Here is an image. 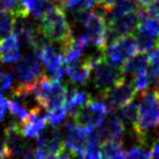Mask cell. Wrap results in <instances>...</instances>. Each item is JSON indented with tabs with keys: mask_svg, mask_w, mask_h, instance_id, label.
Segmentation results:
<instances>
[{
	"mask_svg": "<svg viewBox=\"0 0 159 159\" xmlns=\"http://www.w3.org/2000/svg\"><path fill=\"white\" fill-rule=\"evenodd\" d=\"M47 122H48V115H46L45 110L38 109L32 111L28 118L22 123L21 132L26 138L38 137L43 131Z\"/></svg>",
	"mask_w": 159,
	"mask_h": 159,
	"instance_id": "2e32d148",
	"label": "cell"
},
{
	"mask_svg": "<svg viewBox=\"0 0 159 159\" xmlns=\"http://www.w3.org/2000/svg\"><path fill=\"white\" fill-rule=\"evenodd\" d=\"M33 89L41 109L45 111H50L66 103L67 88L61 81H55L46 75H41L33 82Z\"/></svg>",
	"mask_w": 159,
	"mask_h": 159,
	"instance_id": "7a4b0ae2",
	"label": "cell"
},
{
	"mask_svg": "<svg viewBox=\"0 0 159 159\" xmlns=\"http://www.w3.org/2000/svg\"><path fill=\"white\" fill-rule=\"evenodd\" d=\"M124 80L125 77L122 70L108 65L104 61L94 68V84L102 95L107 94Z\"/></svg>",
	"mask_w": 159,
	"mask_h": 159,
	"instance_id": "ba28073f",
	"label": "cell"
},
{
	"mask_svg": "<svg viewBox=\"0 0 159 159\" xmlns=\"http://www.w3.org/2000/svg\"><path fill=\"white\" fill-rule=\"evenodd\" d=\"M14 16L0 8V36H7L13 30Z\"/></svg>",
	"mask_w": 159,
	"mask_h": 159,
	"instance_id": "83f0119b",
	"label": "cell"
},
{
	"mask_svg": "<svg viewBox=\"0 0 159 159\" xmlns=\"http://www.w3.org/2000/svg\"><path fill=\"white\" fill-rule=\"evenodd\" d=\"M159 126V90L153 89L142 94L138 104V118L134 134L139 144L148 145L150 132Z\"/></svg>",
	"mask_w": 159,
	"mask_h": 159,
	"instance_id": "6da1fadb",
	"label": "cell"
},
{
	"mask_svg": "<svg viewBox=\"0 0 159 159\" xmlns=\"http://www.w3.org/2000/svg\"><path fill=\"white\" fill-rule=\"evenodd\" d=\"M38 56L48 70L50 79L55 81H61L65 75L66 69L62 67V57L57 53V50L52 45L47 43L38 52Z\"/></svg>",
	"mask_w": 159,
	"mask_h": 159,
	"instance_id": "4fadbf2b",
	"label": "cell"
},
{
	"mask_svg": "<svg viewBox=\"0 0 159 159\" xmlns=\"http://www.w3.org/2000/svg\"><path fill=\"white\" fill-rule=\"evenodd\" d=\"M125 159H151V151L143 146H132L125 153Z\"/></svg>",
	"mask_w": 159,
	"mask_h": 159,
	"instance_id": "4dcf8cb0",
	"label": "cell"
},
{
	"mask_svg": "<svg viewBox=\"0 0 159 159\" xmlns=\"http://www.w3.org/2000/svg\"><path fill=\"white\" fill-rule=\"evenodd\" d=\"M67 112H68V109L65 104L50 110L49 114H48V123L52 126H56V125L61 124L62 122H65Z\"/></svg>",
	"mask_w": 159,
	"mask_h": 159,
	"instance_id": "f1b7e54d",
	"label": "cell"
},
{
	"mask_svg": "<svg viewBox=\"0 0 159 159\" xmlns=\"http://www.w3.org/2000/svg\"><path fill=\"white\" fill-rule=\"evenodd\" d=\"M40 30L45 34L47 40L52 42L65 45L67 41L73 39V30L67 20L62 7L54 6L49 13L41 20Z\"/></svg>",
	"mask_w": 159,
	"mask_h": 159,
	"instance_id": "3957f363",
	"label": "cell"
},
{
	"mask_svg": "<svg viewBox=\"0 0 159 159\" xmlns=\"http://www.w3.org/2000/svg\"><path fill=\"white\" fill-rule=\"evenodd\" d=\"M95 0H66L62 4V8L71 13H84L93 8Z\"/></svg>",
	"mask_w": 159,
	"mask_h": 159,
	"instance_id": "484cf974",
	"label": "cell"
},
{
	"mask_svg": "<svg viewBox=\"0 0 159 159\" xmlns=\"http://www.w3.org/2000/svg\"><path fill=\"white\" fill-rule=\"evenodd\" d=\"M1 79H2V73H1V69H0V81H1Z\"/></svg>",
	"mask_w": 159,
	"mask_h": 159,
	"instance_id": "ab89813d",
	"label": "cell"
},
{
	"mask_svg": "<svg viewBox=\"0 0 159 159\" xmlns=\"http://www.w3.org/2000/svg\"><path fill=\"white\" fill-rule=\"evenodd\" d=\"M148 65H149V60L148 56L145 54H138L134 55L132 59H130L122 68V73L125 75L129 74H137L142 70L148 69Z\"/></svg>",
	"mask_w": 159,
	"mask_h": 159,
	"instance_id": "603a6c76",
	"label": "cell"
},
{
	"mask_svg": "<svg viewBox=\"0 0 159 159\" xmlns=\"http://www.w3.org/2000/svg\"><path fill=\"white\" fill-rule=\"evenodd\" d=\"M136 93L137 91L134 89V82H128L126 80H124L102 96L103 102L107 104V107L111 111H114L115 109H119L120 107L134 101Z\"/></svg>",
	"mask_w": 159,
	"mask_h": 159,
	"instance_id": "9c48e42d",
	"label": "cell"
},
{
	"mask_svg": "<svg viewBox=\"0 0 159 159\" xmlns=\"http://www.w3.org/2000/svg\"><path fill=\"white\" fill-rule=\"evenodd\" d=\"M93 68L85 61H80L77 63L66 67V74L75 84H85L90 77V71Z\"/></svg>",
	"mask_w": 159,
	"mask_h": 159,
	"instance_id": "ac0fdd59",
	"label": "cell"
},
{
	"mask_svg": "<svg viewBox=\"0 0 159 159\" xmlns=\"http://www.w3.org/2000/svg\"><path fill=\"white\" fill-rule=\"evenodd\" d=\"M151 159H159V137L154 140L151 151Z\"/></svg>",
	"mask_w": 159,
	"mask_h": 159,
	"instance_id": "e575fe53",
	"label": "cell"
},
{
	"mask_svg": "<svg viewBox=\"0 0 159 159\" xmlns=\"http://www.w3.org/2000/svg\"><path fill=\"white\" fill-rule=\"evenodd\" d=\"M7 159H10V158H7Z\"/></svg>",
	"mask_w": 159,
	"mask_h": 159,
	"instance_id": "7bdbcfd3",
	"label": "cell"
},
{
	"mask_svg": "<svg viewBox=\"0 0 159 159\" xmlns=\"http://www.w3.org/2000/svg\"><path fill=\"white\" fill-rule=\"evenodd\" d=\"M134 2L142 6V8H144V7L148 8L149 6H151L152 4H153L154 0H134Z\"/></svg>",
	"mask_w": 159,
	"mask_h": 159,
	"instance_id": "d590c367",
	"label": "cell"
},
{
	"mask_svg": "<svg viewBox=\"0 0 159 159\" xmlns=\"http://www.w3.org/2000/svg\"><path fill=\"white\" fill-rule=\"evenodd\" d=\"M60 48H61L62 62L67 66H70L81 61V56L87 48V45L81 36L79 38L73 36V39L67 41L65 45H62Z\"/></svg>",
	"mask_w": 159,
	"mask_h": 159,
	"instance_id": "e0dca14e",
	"label": "cell"
},
{
	"mask_svg": "<svg viewBox=\"0 0 159 159\" xmlns=\"http://www.w3.org/2000/svg\"><path fill=\"white\" fill-rule=\"evenodd\" d=\"M50 1H52L54 5H61V6H62V4L65 2L66 0H50Z\"/></svg>",
	"mask_w": 159,
	"mask_h": 159,
	"instance_id": "74e56055",
	"label": "cell"
},
{
	"mask_svg": "<svg viewBox=\"0 0 159 159\" xmlns=\"http://www.w3.org/2000/svg\"><path fill=\"white\" fill-rule=\"evenodd\" d=\"M134 40L136 41V45L143 54L146 52H151L153 49V46L156 43V35L151 32L144 28L142 25H138V27L134 32Z\"/></svg>",
	"mask_w": 159,
	"mask_h": 159,
	"instance_id": "d6986e66",
	"label": "cell"
},
{
	"mask_svg": "<svg viewBox=\"0 0 159 159\" xmlns=\"http://www.w3.org/2000/svg\"><path fill=\"white\" fill-rule=\"evenodd\" d=\"M15 79L19 85L32 84L39 79L42 74L41 66H40V57L36 53L32 52L24 55L14 67Z\"/></svg>",
	"mask_w": 159,
	"mask_h": 159,
	"instance_id": "52a82bcc",
	"label": "cell"
},
{
	"mask_svg": "<svg viewBox=\"0 0 159 159\" xmlns=\"http://www.w3.org/2000/svg\"><path fill=\"white\" fill-rule=\"evenodd\" d=\"M35 157L36 159H71L70 154L66 151H62L59 154H53V156H45V154L40 153L35 150Z\"/></svg>",
	"mask_w": 159,
	"mask_h": 159,
	"instance_id": "d6a6232c",
	"label": "cell"
},
{
	"mask_svg": "<svg viewBox=\"0 0 159 159\" xmlns=\"http://www.w3.org/2000/svg\"><path fill=\"white\" fill-rule=\"evenodd\" d=\"M137 10L138 8L136 6L134 0H118L108 10L107 20H108V22H110L115 19H118L120 16L132 14Z\"/></svg>",
	"mask_w": 159,
	"mask_h": 159,
	"instance_id": "ffe728a7",
	"label": "cell"
},
{
	"mask_svg": "<svg viewBox=\"0 0 159 159\" xmlns=\"http://www.w3.org/2000/svg\"><path fill=\"white\" fill-rule=\"evenodd\" d=\"M84 32L81 38L85 42L87 47H95L105 49L107 47V20L104 16L97 14L96 12L89 13L83 25Z\"/></svg>",
	"mask_w": 159,
	"mask_h": 159,
	"instance_id": "5b68a950",
	"label": "cell"
},
{
	"mask_svg": "<svg viewBox=\"0 0 159 159\" xmlns=\"http://www.w3.org/2000/svg\"><path fill=\"white\" fill-rule=\"evenodd\" d=\"M102 159H125L124 149L120 143L114 140H105L101 145Z\"/></svg>",
	"mask_w": 159,
	"mask_h": 159,
	"instance_id": "7402d4cb",
	"label": "cell"
},
{
	"mask_svg": "<svg viewBox=\"0 0 159 159\" xmlns=\"http://www.w3.org/2000/svg\"><path fill=\"white\" fill-rule=\"evenodd\" d=\"M88 94L83 90L74 89L70 88L67 89V96H66V107L67 109L70 110V114L75 112L77 109L88 102Z\"/></svg>",
	"mask_w": 159,
	"mask_h": 159,
	"instance_id": "44dd1931",
	"label": "cell"
},
{
	"mask_svg": "<svg viewBox=\"0 0 159 159\" xmlns=\"http://www.w3.org/2000/svg\"><path fill=\"white\" fill-rule=\"evenodd\" d=\"M21 42L15 34L5 36L0 42V61L2 63L13 65L21 59Z\"/></svg>",
	"mask_w": 159,
	"mask_h": 159,
	"instance_id": "9a60e30c",
	"label": "cell"
},
{
	"mask_svg": "<svg viewBox=\"0 0 159 159\" xmlns=\"http://www.w3.org/2000/svg\"><path fill=\"white\" fill-rule=\"evenodd\" d=\"M76 159H84L83 157H79V158H76Z\"/></svg>",
	"mask_w": 159,
	"mask_h": 159,
	"instance_id": "60d3db41",
	"label": "cell"
},
{
	"mask_svg": "<svg viewBox=\"0 0 159 159\" xmlns=\"http://www.w3.org/2000/svg\"><path fill=\"white\" fill-rule=\"evenodd\" d=\"M8 108H10L11 114L13 115L16 119L21 120V122H25L26 119L28 118V116L30 115V112L26 109L24 105H21L16 101H14V99L8 101Z\"/></svg>",
	"mask_w": 159,
	"mask_h": 159,
	"instance_id": "f546056e",
	"label": "cell"
},
{
	"mask_svg": "<svg viewBox=\"0 0 159 159\" xmlns=\"http://www.w3.org/2000/svg\"><path fill=\"white\" fill-rule=\"evenodd\" d=\"M116 114L124 124H131L134 129L138 118V105L134 101H131L128 104L120 107Z\"/></svg>",
	"mask_w": 159,
	"mask_h": 159,
	"instance_id": "cb8c5ba5",
	"label": "cell"
},
{
	"mask_svg": "<svg viewBox=\"0 0 159 159\" xmlns=\"http://www.w3.org/2000/svg\"><path fill=\"white\" fill-rule=\"evenodd\" d=\"M137 45L132 36H125L110 43L104 49V60L108 65L115 68L124 66L137 53Z\"/></svg>",
	"mask_w": 159,
	"mask_h": 159,
	"instance_id": "8992f818",
	"label": "cell"
},
{
	"mask_svg": "<svg viewBox=\"0 0 159 159\" xmlns=\"http://www.w3.org/2000/svg\"><path fill=\"white\" fill-rule=\"evenodd\" d=\"M10 152L6 145V140L0 137V159H7L10 158Z\"/></svg>",
	"mask_w": 159,
	"mask_h": 159,
	"instance_id": "836d02e7",
	"label": "cell"
},
{
	"mask_svg": "<svg viewBox=\"0 0 159 159\" xmlns=\"http://www.w3.org/2000/svg\"><path fill=\"white\" fill-rule=\"evenodd\" d=\"M157 43H158L157 46H159V38H158V40H157Z\"/></svg>",
	"mask_w": 159,
	"mask_h": 159,
	"instance_id": "b9f144b4",
	"label": "cell"
},
{
	"mask_svg": "<svg viewBox=\"0 0 159 159\" xmlns=\"http://www.w3.org/2000/svg\"><path fill=\"white\" fill-rule=\"evenodd\" d=\"M134 85L136 91L140 93V94H143L148 90V88L151 85V76H150L149 69L142 70L136 74L134 80Z\"/></svg>",
	"mask_w": 159,
	"mask_h": 159,
	"instance_id": "4316f807",
	"label": "cell"
},
{
	"mask_svg": "<svg viewBox=\"0 0 159 159\" xmlns=\"http://www.w3.org/2000/svg\"><path fill=\"white\" fill-rule=\"evenodd\" d=\"M63 139L62 134L56 126L47 128L36 137V151L45 156H53L62 152Z\"/></svg>",
	"mask_w": 159,
	"mask_h": 159,
	"instance_id": "8fae6325",
	"label": "cell"
},
{
	"mask_svg": "<svg viewBox=\"0 0 159 159\" xmlns=\"http://www.w3.org/2000/svg\"><path fill=\"white\" fill-rule=\"evenodd\" d=\"M139 25V18L137 11L129 15L120 16L109 22L107 30V45L114 43L115 41L129 36L130 33H134Z\"/></svg>",
	"mask_w": 159,
	"mask_h": 159,
	"instance_id": "30bf717a",
	"label": "cell"
},
{
	"mask_svg": "<svg viewBox=\"0 0 159 159\" xmlns=\"http://www.w3.org/2000/svg\"><path fill=\"white\" fill-rule=\"evenodd\" d=\"M5 140L11 157H22L24 154L32 149L26 140V137L21 132V128L15 122H11L6 126Z\"/></svg>",
	"mask_w": 159,
	"mask_h": 159,
	"instance_id": "7c38bea8",
	"label": "cell"
},
{
	"mask_svg": "<svg viewBox=\"0 0 159 159\" xmlns=\"http://www.w3.org/2000/svg\"><path fill=\"white\" fill-rule=\"evenodd\" d=\"M0 42H1V41H0Z\"/></svg>",
	"mask_w": 159,
	"mask_h": 159,
	"instance_id": "ee69618b",
	"label": "cell"
},
{
	"mask_svg": "<svg viewBox=\"0 0 159 159\" xmlns=\"http://www.w3.org/2000/svg\"><path fill=\"white\" fill-rule=\"evenodd\" d=\"M108 116V107L103 101L90 99L83 107L75 112L70 114V117L79 126L82 128H99Z\"/></svg>",
	"mask_w": 159,
	"mask_h": 159,
	"instance_id": "277c9868",
	"label": "cell"
},
{
	"mask_svg": "<svg viewBox=\"0 0 159 159\" xmlns=\"http://www.w3.org/2000/svg\"><path fill=\"white\" fill-rule=\"evenodd\" d=\"M149 60V73L151 76V84L154 89L159 90V46L151 50L148 55Z\"/></svg>",
	"mask_w": 159,
	"mask_h": 159,
	"instance_id": "d4e9b609",
	"label": "cell"
},
{
	"mask_svg": "<svg viewBox=\"0 0 159 159\" xmlns=\"http://www.w3.org/2000/svg\"><path fill=\"white\" fill-rule=\"evenodd\" d=\"M117 1H118V0H103V5L107 6L108 8H110V7L114 5L115 2H117Z\"/></svg>",
	"mask_w": 159,
	"mask_h": 159,
	"instance_id": "8d00e7d4",
	"label": "cell"
},
{
	"mask_svg": "<svg viewBox=\"0 0 159 159\" xmlns=\"http://www.w3.org/2000/svg\"><path fill=\"white\" fill-rule=\"evenodd\" d=\"M13 82H14V76H13V73L12 71H6L2 79L0 81V93L2 91H8V90L12 88L13 85Z\"/></svg>",
	"mask_w": 159,
	"mask_h": 159,
	"instance_id": "1f68e13d",
	"label": "cell"
},
{
	"mask_svg": "<svg viewBox=\"0 0 159 159\" xmlns=\"http://www.w3.org/2000/svg\"><path fill=\"white\" fill-rule=\"evenodd\" d=\"M95 2H96L97 5H101V4H103V0H95Z\"/></svg>",
	"mask_w": 159,
	"mask_h": 159,
	"instance_id": "f35d334b",
	"label": "cell"
},
{
	"mask_svg": "<svg viewBox=\"0 0 159 159\" xmlns=\"http://www.w3.org/2000/svg\"><path fill=\"white\" fill-rule=\"evenodd\" d=\"M97 134H98L99 138L103 140H114L117 142L119 139H122L123 134H124V123L119 119L117 114L115 111H111V114L107 116L104 119L103 124L99 128H97Z\"/></svg>",
	"mask_w": 159,
	"mask_h": 159,
	"instance_id": "5bb4252c",
	"label": "cell"
}]
</instances>
